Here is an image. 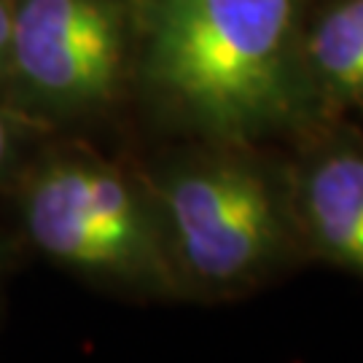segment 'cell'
<instances>
[{
	"label": "cell",
	"instance_id": "1",
	"mask_svg": "<svg viewBox=\"0 0 363 363\" xmlns=\"http://www.w3.org/2000/svg\"><path fill=\"white\" fill-rule=\"evenodd\" d=\"M135 94L202 143L288 145L318 124L301 33L310 0H132Z\"/></svg>",
	"mask_w": 363,
	"mask_h": 363
},
{
	"label": "cell",
	"instance_id": "2",
	"mask_svg": "<svg viewBox=\"0 0 363 363\" xmlns=\"http://www.w3.org/2000/svg\"><path fill=\"white\" fill-rule=\"evenodd\" d=\"M143 172L181 298L234 301L310 264L280 145L189 140Z\"/></svg>",
	"mask_w": 363,
	"mask_h": 363
},
{
	"label": "cell",
	"instance_id": "3",
	"mask_svg": "<svg viewBox=\"0 0 363 363\" xmlns=\"http://www.w3.org/2000/svg\"><path fill=\"white\" fill-rule=\"evenodd\" d=\"M19 220L40 256L97 286L181 298L143 169L57 145L19 172Z\"/></svg>",
	"mask_w": 363,
	"mask_h": 363
},
{
	"label": "cell",
	"instance_id": "4",
	"mask_svg": "<svg viewBox=\"0 0 363 363\" xmlns=\"http://www.w3.org/2000/svg\"><path fill=\"white\" fill-rule=\"evenodd\" d=\"M132 0H13L0 97L38 130L111 113L135 94Z\"/></svg>",
	"mask_w": 363,
	"mask_h": 363
},
{
	"label": "cell",
	"instance_id": "5",
	"mask_svg": "<svg viewBox=\"0 0 363 363\" xmlns=\"http://www.w3.org/2000/svg\"><path fill=\"white\" fill-rule=\"evenodd\" d=\"M291 202L307 261L363 280V132L323 118L288 143Z\"/></svg>",
	"mask_w": 363,
	"mask_h": 363
},
{
	"label": "cell",
	"instance_id": "6",
	"mask_svg": "<svg viewBox=\"0 0 363 363\" xmlns=\"http://www.w3.org/2000/svg\"><path fill=\"white\" fill-rule=\"evenodd\" d=\"M301 60L320 121L363 113V0H310Z\"/></svg>",
	"mask_w": 363,
	"mask_h": 363
},
{
	"label": "cell",
	"instance_id": "7",
	"mask_svg": "<svg viewBox=\"0 0 363 363\" xmlns=\"http://www.w3.org/2000/svg\"><path fill=\"white\" fill-rule=\"evenodd\" d=\"M33 132H38V127L25 121L0 97V181L9 178L16 169L22 151H25L27 135H33Z\"/></svg>",
	"mask_w": 363,
	"mask_h": 363
},
{
	"label": "cell",
	"instance_id": "8",
	"mask_svg": "<svg viewBox=\"0 0 363 363\" xmlns=\"http://www.w3.org/2000/svg\"><path fill=\"white\" fill-rule=\"evenodd\" d=\"M11 30H13V0H0V86H3L6 65H9Z\"/></svg>",
	"mask_w": 363,
	"mask_h": 363
}]
</instances>
